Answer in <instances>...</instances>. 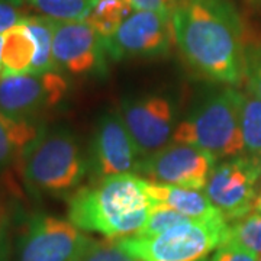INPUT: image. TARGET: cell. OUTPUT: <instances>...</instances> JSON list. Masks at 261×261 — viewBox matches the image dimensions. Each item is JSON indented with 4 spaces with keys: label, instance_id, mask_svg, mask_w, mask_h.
Wrapping results in <instances>:
<instances>
[{
    "label": "cell",
    "instance_id": "cell-32",
    "mask_svg": "<svg viewBox=\"0 0 261 261\" xmlns=\"http://www.w3.org/2000/svg\"><path fill=\"white\" fill-rule=\"evenodd\" d=\"M199 261H207V258H202V260H199Z\"/></svg>",
    "mask_w": 261,
    "mask_h": 261
},
{
    "label": "cell",
    "instance_id": "cell-31",
    "mask_svg": "<svg viewBox=\"0 0 261 261\" xmlns=\"http://www.w3.org/2000/svg\"><path fill=\"white\" fill-rule=\"evenodd\" d=\"M245 2L252 5V6H261V0H245Z\"/></svg>",
    "mask_w": 261,
    "mask_h": 261
},
{
    "label": "cell",
    "instance_id": "cell-13",
    "mask_svg": "<svg viewBox=\"0 0 261 261\" xmlns=\"http://www.w3.org/2000/svg\"><path fill=\"white\" fill-rule=\"evenodd\" d=\"M141 152L130 137L119 111L103 113L94 129L92 166L100 178L134 174L138 171Z\"/></svg>",
    "mask_w": 261,
    "mask_h": 261
},
{
    "label": "cell",
    "instance_id": "cell-18",
    "mask_svg": "<svg viewBox=\"0 0 261 261\" xmlns=\"http://www.w3.org/2000/svg\"><path fill=\"white\" fill-rule=\"evenodd\" d=\"M54 19L47 16H27L23 23L29 29L37 44V54L32 63L31 74H41L47 71H57L53 60V35Z\"/></svg>",
    "mask_w": 261,
    "mask_h": 261
},
{
    "label": "cell",
    "instance_id": "cell-28",
    "mask_svg": "<svg viewBox=\"0 0 261 261\" xmlns=\"http://www.w3.org/2000/svg\"><path fill=\"white\" fill-rule=\"evenodd\" d=\"M245 53L250 54V56L255 57L257 60H260L261 61V42L260 44H257V47H250L248 49H245Z\"/></svg>",
    "mask_w": 261,
    "mask_h": 261
},
{
    "label": "cell",
    "instance_id": "cell-16",
    "mask_svg": "<svg viewBox=\"0 0 261 261\" xmlns=\"http://www.w3.org/2000/svg\"><path fill=\"white\" fill-rule=\"evenodd\" d=\"M37 54V44L27 25L12 28L3 34L2 49V71L0 79L12 75L31 74L32 63Z\"/></svg>",
    "mask_w": 261,
    "mask_h": 261
},
{
    "label": "cell",
    "instance_id": "cell-11",
    "mask_svg": "<svg viewBox=\"0 0 261 261\" xmlns=\"http://www.w3.org/2000/svg\"><path fill=\"white\" fill-rule=\"evenodd\" d=\"M119 113L142 157L157 152L173 140L177 108L167 96L147 94L123 99Z\"/></svg>",
    "mask_w": 261,
    "mask_h": 261
},
{
    "label": "cell",
    "instance_id": "cell-33",
    "mask_svg": "<svg viewBox=\"0 0 261 261\" xmlns=\"http://www.w3.org/2000/svg\"><path fill=\"white\" fill-rule=\"evenodd\" d=\"M183 2H189V0H181V3H183ZM181 3H180V5H181Z\"/></svg>",
    "mask_w": 261,
    "mask_h": 261
},
{
    "label": "cell",
    "instance_id": "cell-25",
    "mask_svg": "<svg viewBox=\"0 0 261 261\" xmlns=\"http://www.w3.org/2000/svg\"><path fill=\"white\" fill-rule=\"evenodd\" d=\"M211 261H258V255L231 244H222Z\"/></svg>",
    "mask_w": 261,
    "mask_h": 261
},
{
    "label": "cell",
    "instance_id": "cell-2",
    "mask_svg": "<svg viewBox=\"0 0 261 261\" xmlns=\"http://www.w3.org/2000/svg\"><path fill=\"white\" fill-rule=\"evenodd\" d=\"M151 209L148 180L130 173L75 189L68 197V221L84 232H99L109 240L140 233Z\"/></svg>",
    "mask_w": 261,
    "mask_h": 261
},
{
    "label": "cell",
    "instance_id": "cell-19",
    "mask_svg": "<svg viewBox=\"0 0 261 261\" xmlns=\"http://www.w3.org/2000/svg\"><path fill=\"white\" fill-rule=\"evenodd\" d=\"M240 125L244 151L248 155L261 157V100L250 92L243 93Z\"/></svg>",
    "mask_w": 261,
    "mask_h": 261
},
{
    "label": "cell",
    "instance_id": "cell-27",
    "mask_svg": "<svg viewBox=\"0 0 261 261\" xmlns=\"http://www.w3.org/2000/svg\"><path fill=\"white\" fill-rule=\"evenodd\" d=\"M6 222H8V215H6V209L0 205V245H2V240H3V233H5V228H6Z\"/></svg>",
    "mask_w": 261,
    "mask_h": 261
},
{
    "label": "cell",
    "instance_id": "cell-1",
    "mask_svg": "<svg viewBox=\"0 0 261 261\" xmlns=\"http://www.w3.org/2000/svg\"><path fill=\"white\" fill-rule=\"evenodd\" d=\"M176 45L189 64L215 82L245 77V31L226 0H189L173 13Z\"/></svg>",
    "mask_w": 261,
    "mask_h": 261
},
{
    "label": "cell",
    "instance_id": "cell-22",
    "mask_svg": "<svg viewBox=\"0 0 261 261\" xmlns=\"http://www.w3.org/2000/svg\"><path fill=\"white\" fill-rule=\"evenodd\" d=\"M83 261H138L122 250L115 240L109 241H94L93 247Z\"/></svg>",
    "mask_w": 261,
    "mask_h": 261
},
{
    "label": "cell",
    "instance_id": "cell-7",
    "mask_svg": "<svg viewBox=\"0 0 261 261\" xmlns=\"http://www.w3.org/2000/svg\"><path fill=\"white\" fill-rule=\"evenodd\" d=\"M261 178V157L235 155L215 164L205 193L226 222L252 212Z\"/></svg>",
    "mask_w": 261,
    "mask_h": 261
},
{
    "label": "cell",
    "instance_id": "cell-14",
    "mask_svg": "<svg viewBox=\"0 0 261 261\" xmlns=\"http://www.w3.org/2000/svg\"><path fill=\"white\" fill-rule=\"evenodd\" d=\"M148 192L154 205H164L193 221H215L224 218L202 190L167 186L148 181ZM225 219V218H224Z\"/></svg>",
    "mask_w": 261,
    "mask_h": 261
},
{
    "label": "cell",
    "instance_id": "cell-26",
    "mask_svg": "<svg viewBox=\"0 0 261 261\" xmlns=\"http://www.w3.org/2000/svg\"><path fill=\"white\" fill-rule=\"evenodd\" d=\"M245 77L248 92L261 100V61L245 53Z\"/></svg>",
    "mask_w": 261,
    "mask_h": 261
},
{
    "label": "cell",
    "instance_id": "cell-6",
    "mask_svg": "<svg viewBox=\"0 0 261 261\" xmlns=\"http://www.w3.org/2000/svg\"><path fill=\"white\" fill-rule=\"evenodd\" d=\"M94 241L68 219L32 215L18 243V261H83Z\"/></svg>",
    "mask_w": 261,
    "mask_h": 261
},
{
    "label": "cell",
    "instance_id": "cell-8",
    "mask_svg": "<svg viewBox=\"0 0 261 261\" xmlns=\"http://www.w3.org/2000/svg\"><path fill=\"white\" fill-rule=\"evenodd\" d=\"M173 44V15L147 10L132 12L112 37L105 39L106 54L116 61L166 56Z\"/></svg>",
    "mask_w": 261,
    "mask_h": 261
},
{
    "label": "cell",
    "instance_id": "cell-29",
    "mask_svg": "<svg viewBox=\"0 0 261 261\" xmlns=\"http://www.w3.org/2000/svg\"><path fill=\"white\" fill-rule=\"evenodd\" d=\"M254 211H257V212H260V214H261V190H260V193L257 195V199H255Z\"/></svg>",
    "mask_w": 261,
    "mask_h": 261
},
{
    "label": "cell",
    "instance_id": "cell-24",
    "mask_svg": "<svg viewBox=\"0 0 261 261\" xmlns=\"http://www.w3.org/2000/svg\"><path fill=\"white\" fill-rule=\"evenodd\" d=\"M132 9L157 12L164 15H173L181 3V0H126Z\"/></svg>",
    "mask_w": 261,
    "mask_h": 261
},
{
    "label": "cell",
    "instance_id": "cell-17",
    "mask_svg": "<svg viewBox=\"0 0 261 261\" xmlns=\"http://www.w3.org/2000/svg\"><path fill=\"white\" fill-rule=\"evenodd\" d=\"M132 13L126 0H93L84 22L103 39L111 38Z\"/></svg>",
    "mask_w": 261,
    "mask_h": 261
},
{
    "label": "cell",
    "instance_id": "cell-10",
    "mask_svg": "<svg viewBox=\"0 0 261 261\" xmlns=\"http://www.w3.org/2000/svg\"><path fill=\"white\" fill-rule=\"evenodd\" d=\"M215 164L214 155L199 147L170 142L142 157L137 173L152 183L203 190Z\"/></svg>",
    "mask_w": 261,
    "mask_h": 261
},
{
    "label": "cell",
    "instance_id": "cell-4",
    "mask_svg": "<svg viewBox=\"0 0 261 261\" xmlns=\"http://www.w3.org/2000/svg\"><path fill=\"white\" fill-rule=\"evenodd\" d=\"M243 93L225 89L202 102L183 122L177 123L171 142L202 148L215 159H229L244 151L240 125Z\"/></svg>",
    "mask_w": 261,
    "mask_h": 261
},
{
    "label": "cell",
    "instance_id": "cell-21",
    "mask_svg": "<svg viewBox=\"0 0 261 261\" xmlns=\"http://www.w3.org/2000/svg\"><path fill=\"white\" fill-rule=\"evenodd\" d=\"M190 221H193V219H189L187 216L178 214L177 211H174L168 206L154 205L142 231L137 235H157V233L168 231L177 225L186 224Z\"/></svg>",
    "mask_w": 261,
    "mask_h": 261
},
{
    "label": "cell",
    "instance_id": "cell-34",
    "mask_svg": "<svg viewBox=\"0 0 261 261\" xmlns=\"http://www.w3.org/2000/svg\"><path fill=\"white\" fill-rule=\"evenodd\" d=\"M258 261H261V255H260V257H258Z\"/></svg>",
    "mask_w": 261,
    "mask_h": 261
},
{
    "label": "cell",
    "instance_id": "cell-5",
    "mask_svg": "<svg viewBox=\"0 0 261 261\" xmlns=\"http://www.w3.org/2000/svg\"><path fill=\"white\" fill-rule=\"evenodd\" d=\"M228 222L190 221L157 235H130L115 243L138 261H199L225 240Z\"/></svg>",
    "mask_w": 261,
    "mask_h": 261
},
{
    "label": "cell",
    "instance_id": "cell-3",
    "mask_svg": "<svg viewBox=\"0 0 261 261\" xmlns=\"http://www.w3.org/2000/svg\"><path fill=\"white\" fill-rule=\"evenodd\" d=\"M25 186L34 195L73 192L87 173L77 137L68 128H44L20 163Z\"/></svg>",
    "mask_w": 261,
    "mask_h": 261
},
{
    "label": "cell",
    "instance_id": "cell-23",
    "mask_svg": "<svg viewBox=\"0 0 261 261\" xmlns=\"http://www.w3.org/2000/svg\"><path fill=\"white\" fill-rule=\"evenodd\" d=\"M27 15L12 0H0V35L23 22Z\"/></svg>",
    "mask_w": 261,
    "mask_h": 261
},
{
    "label": "cell",
    "instance_id": "cell-9",
    "mask_svg": "<svg viewBox=\"0 0 261 261\" xmlns=\"http://www.w3.org/2000/svg\"><path fill=\"white\" fill-rule=\"evenodd\" d=\"M68 93V82L60 71L0 79V111L12 118L39 122Z\"/></svg>",
    "mask_w": 261,
    "mask_h": 261
},
{
    "label": "cell",
    "instance_id": "cell-30",
    "mask_svg": "<svg viewBox=\"0 0 261 261\" xmlns=\"http://www.w3.org/2000/svg\"><path fill=\"white\" fill-rule=\"evenodd\" d=\"M2 49H3V35H0V71H2Z\"/></svg>",
    "mask_w": 261,
    "mask_h": 261
},
{
    "label": "cell",
    "instance_id": "cell-20",
    "mask_svg": "<svg viewBox=\"0 0 261 261\" xmlns=\"http://www.w3.org/2000/svg\"><path fill=\"white\" fill-rule=\"evenodd\" d=\"M222 244H231L261 255V214L252 211L243 218L228 222Z\"/></svg>",
    "mask_w": 261,
    "mask_h": 261
},
{
    "label": "cell",
    "instance_id": "cell-12",
    "mask_svg": "<svg viewBox=\"0 0 261 261\" xmlns=\"http://www.w3.org/2000/svg\"><path fill=\"white\" fill-rule=\"evenodd\" d=\"M105 39L84 20H56L53 60L57 71L71 75L103 74L106 70Z\"/></svg>",
    "mask_w": 261,
    "mask_h": 261
},
{
    "label": "cell",
    "instance_id": "cell-15",
    "mask_svg": "<svg viewBox=\"0 0 261 261\" xmlns=\"http://www.w3.org/2000/svg\"><path fill=\"white\" fill-rule=\"evenodd\" d=\"M44 128L41 122L16 119L0 111V174L20 166L23 155Z\"/></svg>",
    "mask_w": 261,
    "mask_h": 261
}]
</instances>
